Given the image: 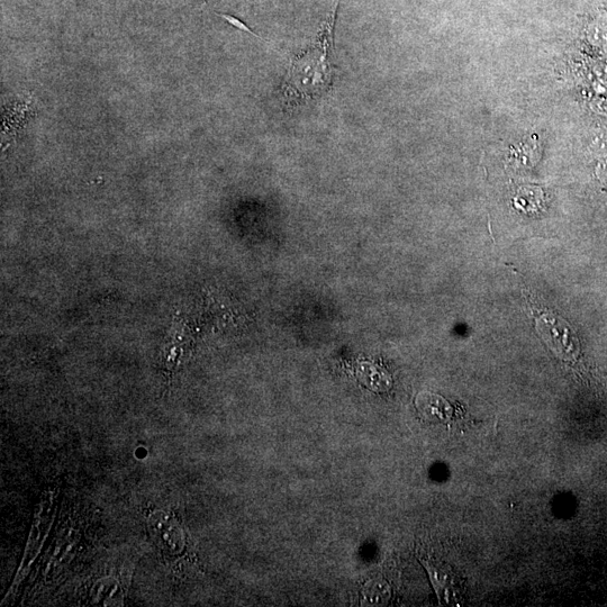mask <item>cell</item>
<instances>
[{
  "mask_svg": "<svg viewBox=\"0 0 607 607\" xmlns=\"http://www.w3.org/2000/svg\"><path fill=\"white\" fill-rule=\"evenodd\" d=\"M430 577V581L436 591L440 602L452 604L458 601V591L455 578L445 567L434 564L430 560H421Z\"/></svg>",
  "mask_w": 607,
  "mask_h": 607,
  "instance_id": "2",
  "label": "cell"
},
{
  "mask_svg": "<svg viewBox=\"0 0 607 607\" xmlns=\"http://www.w3.org/2000/svg\"><path fill=\"white\" fill-rule=\"evenodd\" d=\"M340 0H335L332 12L322 27L319 40L313 47L292 63L284 84L286 98L306 99L319 96L332 84L329 54L333 44V31Z\"/></svg>",
  "mask_w": 607,
  "mask_h": 607,
  "instance_id": "1",
  "label": "cell"
},
{
  "mask_svg": "<svg viewBox=\"0 0 607 607\" xmlns=\"http://www.w3.org/2000/svg\"><path fill=\"white\" fill-rule=\"evenodd\" d=\"M151 522L153 523L152 532L160 546L166 547L172 552H177L183 547V533L175 521H171L168 516L167 518L162 516L161 521L160 516L156 515Z\"/></svg>",
  "mask_w": 607,
  "mask_h": 607,
  "instance_id": "3",
  "label": "cell"
},
{
  "mask_svg": "<svg viewBox=\"0 0 607 607\" xmlns=\"http://www.w3.org/2000/svg\"><path fill=\"white\" fill-rule=\"evenodd\" d=\"M364 593L365 600L371 605H384L391 597V590L384 582H373L367 584Z\"/></svg>",
  "mask_w": 607,
  "mask_h": 607,
  "instance_id": "5",
  "label": "cell"
},
{
  "mask_svg": "<svg viewBox=\"0 0 607 607\" xmlns=\"http://www.w3.org/2000/svg\"><path fill=\"white\" fill-rule=\"evenodd\" d=\"M445 402L438 397H432V402L427 403L421 401L418 404L420 412L427 418L432 421H443L449 418V407Z\"/></svg>",
  "mask_w": 607,
  "mask_h": 607,
  "instance_id": "4",
  "label": "cell"
},
{
  "mask_svg": "<svg viewBox=\"0 0 607 607\" xmlns=\"http://www.w3.org/2000/svg\"><path fill=\"white\" fill-rule=\"evenodd\" d=\"M217 15H219V16H221V17H223V18H224V20L228 21V22H229L231 25H233V26L237 27V29L242 30V31H244V32H248V33H250V34H252V35H255V36H256V38H259V36H258L257 34L253 33V32H252V31L249 29V26H248V25H246V24H244L242 21L238 20V18H235V17H233V16H231V15H224V14H217Z\"/></svg>",
  "mask_w": 607,
  "mask_h": 607,
  "instance_id": "6",
  "label": "cell"
}]
</instances>
